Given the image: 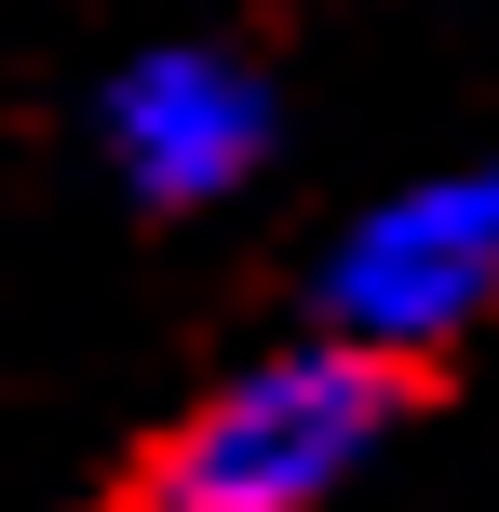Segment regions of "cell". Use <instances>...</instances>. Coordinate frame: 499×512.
<instances>
[{
	"mask_svg": "<svg viewBox=\"0 0 499 512\" xmlns=\"http://www.w3.org/2000/svg\"><path fill=\"white\" fill-rule=\"evenodd\" d=\"M419 378L351 337H284V351L230 364L216 391H189V418L149 445V486L135 512H338L392 459Z\"/></svg>",
	"mask_w": 499,
	"mask_h": 512,
	"instance_id": "1",
	"label": "cell"
},
{
	"mask_svg": "<svg viewBox=\"0 0 499 512\" xmlns=\"http://www.w3.org/2000/svg\"><path fill=\"white\" fill-rule=\"evenodd\" d=\"M311 324L351 337L378 364H446L459 337L499 324V149L392 176L378 203L338 216V243L311 256Z\"/></svg>",
	"mask_w": 499,
	"mask_h": 512,
	"instance_id": "2",
	"label": "cell"
},
{
	"mask_svg": "<svg viewBox=\"0 0 499 512\" xmlns=\"http://www.w3.org/2000/svg\"><path fill=\"white\" fill-rule=\"evenodd\" d=\"M270 149H284V95H270V68L230 54V41H149V54H122L108 95H95V162L149 216L243 203V189L270 176Z\"/></svg>",
	"mask_w": 499,
	"mask_h": 512,
	"instance_id": "3",
	"label": "cell"
}]
</instances>
